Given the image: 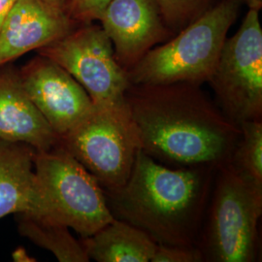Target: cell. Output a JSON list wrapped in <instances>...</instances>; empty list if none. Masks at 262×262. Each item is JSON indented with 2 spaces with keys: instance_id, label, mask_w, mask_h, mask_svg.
Returning <instances> with one entry per match:
<instances>
[{
  "instance_id": "6da1fadb",
  "label": "cell",
  "mask_w": 262,
  "mask_h": 262,
  "mask_svg": "<svg viewBox=\"0 0 262 262\" xmlns=\"http://www.w3.org/2000/svg\"><path fill=\"white\" fill-rule=\"evenodd\" d=\"M124 100L141 150L159 163L220 168L230 162L241 129L201 84H130Z\"/></svg>"
},
{
  "instance_id": "7a4b0ae2",
  "label": "cell",
  "mask_w": 262,
  "mask_h": 262,
  "mask_svg": "<svg viewBox=\"0 0 262 262\" xmlns=\"http://www.w3.org/2000/svg\"><path fill=\"white\" fill-rule=\"evenodd\" d=\"M216 169L171 167L139 150L124 185L103 190L106 203L114 219L139 228L157 244L197 246Z\"/></svg>"
},
{
  "instance_id": "3957f363",
  "label": "cell",
  "mask_w": 262,
  "mask_h": 262,
  "mask_svg": "<svg viewBox=\"0 0 262 262\" xmlns=\"http://www.w3.org/2000/svg\"><path fill=\"white\" fill-rule=\"evenodd\" d=\"M240 7L232 0L217 1L168 41L150 49L127 71L129 83H208Z\"/></svg>"
},
{
  "instance_id": "277c9868",
  "label": "cell",
  "mask_w": 262,
  "mask_h": 262,
  "mask_svg": "<svg viewBox=\"0 0 262 262\" xmlns=\"http://www.w3.org/2000/svg\"><path fill=\"white\" fill-rule=\"evenodd\" d=\"M261 215V190L240 178L230 163L216 169L197 245L204 261H255Z\"/></svg>"
},
{
  "instance_id": "5b68a950",
  "label": "cell",
  "mask_w": 262,
  "mask_h": 262,
  "mask_svg": "<svg viewBox=\"0 0 262 262\" xmlns=\"http://www.w3.org/2000/svg\"><path fill=\"white\" fill-rule=\"evenodd\" d=\"M58 146L72 155L103 190L124 185L141 150L128 109L95 107L64 135Z\"/></svg>"
},
{
  "instance_id": "8992f818",
  "label": "cell",
  "mask_w": 262,
  "mask_h": 262,
  "mask_svg": "<svg viewBox=\"0 0 262 262\" xmlns=\"http://www.w3.org/2000/svg\"><path fill=\"white\" fill-rule=\"evenodd\" d=\"M34 171L47 199L51 217L81 238L114 220L96 179L60 146L35 151Z\"/></svg>"
},
{
  "instance_id": "52a82bcc",
  "label": "cell",
  "mask_w": 262,
  "mask_h": 262,
  "mask_svg": "<svg viewBox=\"0 0 262 262\" xmlns=\"http://www.w3.org/2000/svg\"><path fill=\"white\" fill-rule=\"evenodd\" d=\"M36 53L64 68L84 88L95 107L127 108V72L118 63L112 42L100 25L77 26Z\"/></svg>"
},
{
  "instance_id": "ba28073f",
  "label": "cell",
  "mask_w": 262,
  "mask_h": 262,
  "mask_svg": "<svg viewBox=\"0 0 262 262\" xmlns=\"http://www.w3.org/2000/svg\"><path fill=\"white\" fill-rule=\"evenodd\" d=\"M208 84L216 105L237 125L262 121V28L258 11L249 9L231 37L226 38Z\"/></svg>"
},
{
  "instance_id": "9c48e42d",
  "label": "cell",
  "mask_w": 262,
  "mask_h": 262,
  "mask_svg": "<svg viewBox=\"0 0 262 262\" xmlns=\"http://www.w3.org/2000/svg\"><path fill=\"white\" fill-rule=\"evenodd\" d=\"M26 93L58 138L94 109L84 88L64 68L37 55L19 68Z\"/></svg>"
},
{
  "instance_id": "30bf717a",
  "label": "cell",
  "mask_w": 262,
  "mask_h": 262,
  "mask_svg": "<svg viewBox=\"0 0 262 262\" xmlns=\"http://www.w3.org/2000/svg\"><path fill=\"white\" fill-rule=\"evenodd\" d=\"M98 21L112 42L118 63L126 72L150 49L175 35L157 0H111Z\"/></svg>"
},
{
  "instance_id": "8fae6325",
  "label": "cell",
  "mask_w": 262,
  "mask_h": 262,
  "mask_svg": "<svg viewBox=\"0 0 262 262\" xmlns=\"http://www.w3.org/2000/svg\"><path fill=\"white\" fill-rule=\"evenodd\" d=\"M0 139L52 150L59 138L28 97L13 62L0 66Z\"/></svg>"
},
{
  "instance_id": "7c38bea8",
  "label": "cell",
  "mask_w": 262,
  "mask_h": 262,
  "mask_svg": "<svg viewBox=\"0 0 262 262\" xmlns=\"http://www.w3.org/2000/svg\"><path fill=\"white\" fill-rule=\"evenodd\" d=\"M77 27L35 0H17L0 29V66L45 47Z\"/></svg>"
},
{
  "instance_id": "4fadbf2b",
  "label": "cell",
  "mask_w": 262,
  "mask_h": 262,
  "mask_svg": "<svg viewBox=\"0 0 262 262\" xmlns=\"http://www.w3.org/2000/svg\"><path fill=\"white\" fill-rule=\"evenodd\" d=\"M35 151L28 144L0 139V220L20 212L53 220L35 175Z\"/></svg>"
},
{
  "instance_id": "5bb4252c",
  "label": "cell",
  "mask_w": 262,
  "mask_h": 262,
  "mask_svg": "<svg viewBox=\"0 0 262 262\" xmlns=\"http://www.w3.org/2000/svg\"><path fill=\"white\" fill-rule=\"evenodd\" d=\"M80 241L90 260L97 262L150 261L158 245L139 228L117 219Z\"/></svg>"
},
{
  "instance_id": "9a60e30c",
  "label": "cell",
  "mask_w": 262,
  "mask_h": 262,
  "mask_svg": "<svg viewBox=\"0 0 262 262\" xmlns=\"http://www.w3.org/2000/svg\"><path fill=\"white\" fill-rule=\"evenodd\" d=\"M15 217L20 236L50 251L58 261H90L81 241L71 235L66 225L28 212L17 213Z\"/></svg>"
},
{
  "instance_id": "2e32d148",
  "label": "cell",
  "mask_w": 262,
  "mask_h": 262,
  "mask_svg": "<svg viewBox=\"0 0 262 262\" xmlns=\"http://www.w3.org/2000/svg\"><path fill=\"white\" fill-rule=\"evenodd\" d=\"M239 127L241 136L229 163L240 178L262 191V121L244 122Z\"/></svg>"
},
{
  "instance_id": "e0dca14e",
  "label": "cell",
  "mask_w": 262,
  "mask_h": 262,
  "mask_svg": "<svg viewBox=\"0 0 262 262\" xmlns=\"http://www.w3.org/2000/svg\"><path fill=\"white\" fill-rule=\"evenodd\" d=\"M166 26L174 33L203 15L220 0H157Z\"/></svg>"
},
{
  "instance_id": "ac0fdd59",
  "label": "cell",
  "mask_w": 262,
  "mask_h": 262,
  "mask_svg": "<svg viewBox=\"0 0 262 262\" xmlns=\"http://www.w3.org/2000/svg\"><path fill=\"white\" fill-rule=\"evenodd\" d=\"M111 0H68L67 17L77 26L98 21Z\"/></svg>"
},
{
  "instance_id": "d6986e66",
  "label": "cell",
  "mask_w": 262,
  "mask_h": 262,
  "mask_svg": "<svg viewBox=\"0 0 262 262\" xmlns=\"http://www.w3.org/2000/svg\"><path fill=\"white\" fill-rule=\"evenodd\" d=\"M204 256L197 246H167L157 245L150 262H201Z\"/></svg>"
},
{
  "instance_id": "ffe728a7",
  "label": "cell",
  "mask_w": 262,
  "mask_h": 262,
  "mask_svg": "<svg viewBox=\"0 0 262 262\" xmlns=\"http://www.w3.org/2000/svg\"><path fill=\"white\" fill-rule=\"evenodd\" d=\"M45 9L52 12L53 14L59 16H66L68 0H35Z\"/></svg>"
},
{
  "instance_id": "44dd1931",
  "label": "cell",
  "mask_w": 262,
  "mask_h": 262,
  "mask_svg": "<svg viewBox=\"0 0 262 262\" xmlns=\"http://www.w3.org/2000/svg\"><path fill=\"white\" fill-rule=\"evenodd\" d=\"M17 0H0V29Z\"/></svg>"
},
{
  "instance_id": "7402d4cb",
  "label": "cell",
  "mask_w": 262,
  "mask_h": 262,
  "mask_svg": "<svg viewBox=\"0 0 262 262\" xmlns=\"http://www.w3.org/2000/svg\"><path fill=\"white\" fill-rule=\"evenodd\" d=\"M236 3H238L240 6L246 5L249 9L258 11L262 8V0H232Z\"/></svg>"
},
{
  "instance_id": "603a6c76",
  "label": "cell",
  "mask_w": 262,
  "mask_h": 262,
  "mask_svg": "<svg viewBox=\"0 0 262 262\" xmlns=\"http://www.w3.org/2000/svg\"><path fill=\"white\" fill-rule=\"evenodd\" d=\"M13 257L17 261H31L32 260L28 256V253H27L25 249H17L13 253Z\"/></svg>"
}]
</instances>
